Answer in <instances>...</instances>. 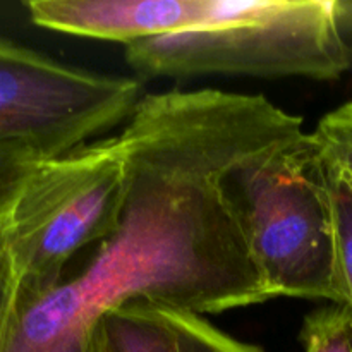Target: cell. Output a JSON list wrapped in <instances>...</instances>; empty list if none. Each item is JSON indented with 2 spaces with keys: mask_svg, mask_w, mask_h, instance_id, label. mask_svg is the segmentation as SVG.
I'll list each match as a JSON object with an SVG mask.
<instances>
[{
  "mask_svg": "<svg viewBox=\"0 0 352 352\" xmlns=\"http://www.w3.org/2000/svg\"><path fill=\"white\" fill-rule=\"evenodd\" d=\"M305 133L301 117L263 95L146 93L117 133L126 177L119 226L47 294H3L0 352H88L102 320L134 301L201 316L270 301L227 175Z\"/></svg>",
  "mask_w": 352,
  "mask_h": 352,
  "instance_id": "6da1fadb",
  "label": "cell"
},
{
  "mask_svg": "<svg viewBox=\"0 0 352 352\" xmlns=\"http://www.w3.org/2000/svg\"><path fill=\"white\" fill-rule=\"evenodd\" d=\"M227 192L272 299L342 305L330 170L315 134L244 160L227 175Z\"/></svg>",
  "mask_w": 352,
  "mask_h": 352,
  "instance_id": "7a4b0ae2",
  "label": "cell"
},
{
  "mask_svg": "<svg viewBox=\"0 0 352 352\" xmlns=\"http://www.w3.org/2000/svg\"><path fill=\"white\" fill-rule=\"evenodd\" d=\"M124 189L119 134L23 168L0 195L7 294L34 299L60 284L82 251L117 229Z\"/></svg>",
  "mask_w": 352,
  "mask_h": 352,
  "instance_id": "3957f363",
  "label": "cell"
},
{
  "mask_svg": "<svg viewBox=\"0 0 352 352\" xmlns=\"http://www.w3.org/2000/svg\"><path fill=\"white\" fill-rule=\"evenodd\" d=\"M138 76L336 81L352 67L339 0H256L236 21L124 47Z\"/></svg>",
  "mask_w": 352,
  "mask_h": 352,
  "instance_id": "277c9868",
  "label": "cell"
},
{
  "mask_svg": "<svg viewBox=\"0 0 352 352\" xmlns=\"http://www.w3.org/2000/svg\"><path fill=\"white\" fill-rule=\"evenodd\" d=\"M144 95L140 79L69 65L0 36V143L36 160L71 153L126 124Z\"/></svg>",
  "mask_w": 352,
  "mask_h": 352,
  "instance_id": "5b68a950",
  "label": "cell"
},
{
  "mask_svg": "<svg viewBox=\"0 0 352 352\" xmlns=\"http://www.w3.org/2000/svg\"><path fill=\"white\" fill-rule=\"evenodd\" d=\"M256 0H30L31 23L43 30L124 47L151 38L229 23Z\"/></svg>",
  "mask_w": 352,
  "mask_h": 352,
  "instance_id": "8992f818",
  "label": "cell"
},
{
  "mask_svg": "<svg viewBox=\"0 0 352 352\" xmlns=\"http://www.w3.org/2000/svg\"><path fill=\"white\" fill-rule=\"evenodd\" d=\"M110 352H265L206 316L150 302H127L102 320Z\"/></svg>",
  "mask_w": 352,
  "mask_h": 352,
  "instance_id": "52a82bcc",
  "label": "cell"
},
{
  "mask_svg": "<svg viewBox=\"0 0 352 352\" xmlns=\"http://www.w3.org/2000/svg\"><path fill=\"white\" fill-rule=\"evenodd\" d=\"M313 134L330 170L352 191V102L325 113Z\"/></svg>",
  "mask_w": 352,
  "mask_h": 352,
  "instance_id": "ba28073f",
  "label": "cell"
},
{
  "mask_svg": "<svg viewBox=\"0 0 352 352\" xmlns=\"http://www.w3.org/2000/svg\"><path fill=\"white\" fill-rule=\"evenodd\" d=\"M305 352H352V313L344 305H327L308 313L301 327Z\"/></svg>",
  "mask_w": 352,
  "mask_h": 352,
  "instance_id": "9c48e42d",
  "label": "cell"
},
{
  "mask_svg": "<svg viewBox=\"0 0 352 352\" xmlns=\"http://www.w3.org/2000/svg\"><path fill=\"white\" fill-rule=\"evenodd\" d=\"M330 170V168H329ZM342 305L352 313V191L330 170Z\"/></svg>",
  "mask_w": 352,
  "mask_h": 352,
  "instance_id": "30bf717a",
  "label": "cell"
},
{
  "mask_svg": "<svg viewBox=\"0 0 352 352\" xmlns=\"http://www.w3.org/2000/svg\"><path fill=\"white\" fill-rule=\"evenodd\" d=\"M40 162L19 146L9 143H0V195L6 191L7 186L17 177L23 168L30 164Z\"/></svg>",
  "mask_w": 352,
  "mask_h": 352,
  "instance_id": "8fae6325",
  "label": "cell"
},
{
  "mask_svg": "<svg viewBox=\"0 0 352 352\" xmlns=\"http://www.w3.org/2000/svg\"><path fill=\"white\" fill-rule=\"evenodd\" d=\"M88 352H110L109 344H107V339H105V332H103L102 323L98 325L96 332L93 333Z\"/></svg>",
  "mask_w": 352,
  "mask_h": 352,
  "instance_id": "7c38bea8",
  "label": "cell"
},
{
  "mask_svg": "<svg viewBox=\"0 0 352 352\" xmlns=\"http://www.w3.org/2000/svg\"><path fill=\"white\" fill-rule=\"evenodd\" d=\"M340 9H342L344 30H346L347 40H349L352 50V2H340Z\"/></svg>",
  "mask_w": 352,
  "mask_h": 352,
  "instance_id": "4fadbf2b",
  "label": "cell"
},
{
  "mask_svg": "<svg viewBox=\"0 0 352 352\" xmlns=\"http://www.w3.org/2000/svg\"><path fill=\"white\" fill-rule=\"evenodd\" d=\"M7 277H9V272H7L6 254H3L2 241H0V306H2L3 294H6V289H7Z\"/></svg>",
  "mask_w": 352,
  "mask_h": 352,
  "instance_id": "5bb4252c",
  "label": "cell"
}]
</instances>
